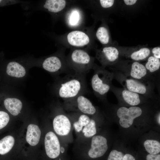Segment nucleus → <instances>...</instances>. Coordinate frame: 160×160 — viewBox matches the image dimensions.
Listing matches in <instances>:
<instances>
[{"instance_id":"f257e3e1","label":"nucleus","mask_w":160,"mask_h":160,"mask_svg":"<svg viewBox=\"0 0 160 160\" xmlns=\"http://www.w3.org/2000/svg\"><path fill=\"white\" fill-rule=\"evenodd\" d=\"M85 75L73 72L65 76L58 87L59 96L65 100L83 95L87 87Z\"/></svg>"},{"instance_id":"f03ea898","label":"nucleus","mask_w":160,"mask_h":160,"mask_svg":"<svg viewBox=\"0 0 160 160\" xmlns=\"http://www.w3.org/2000/svg\"><path fill=\"white\" fill-rule=\"evenodd\" d=\"M66 58L68 68L78 73L85 74L95 65L94 58L81 49H73Z\"/></svg>"},{"instance_id":"7ed1b4c3","label":"nucleus","mask_w":160,"mask_h":160,"mask_svg":"<svg viewBox=\"0 0 160 160\" xmlns=\"http://www.w3.org/2000/svg\"><path fill=\"white\" fill-rule=\"evenodd\" d=\"M94 71L91 79V85L95 94L100 97L104 96L109 90L113 75L104 68L95 65Z\"/></svg>"},{"instance_id":"20e7f679","label":"nucleus","mask_w":160,"mask_h":160,"mask_svg":"<svg viewBox=\"0 0 160 160\" xmlns=\"http://www.w3.org/2000/svg\"><path fill=\"white\" fill-rule=\"evenodd\" d=\"M120 55L117 46L108 45L97 49L96 57L104 68L116 63Z\"/></svg>"},{"instance_id":"39448f33","label":"nucleus","mask_w":160,"mask_h":160,"mask_svg":"<svg viewBox=\"0 0 160 160\" xmlns=\"http://www.w3.org/2000/svg\"><path fill=\"white\" fill-rule=\"evenodd\" d=\"M142 112L141 109L137 106H132L129 108L121 107L118 108L117 115L119 118V123L121 127L127 128L132 124L134 120L140 116Z\"/></svg>"},{"instance_id":"423d86ee","label":"nucleus","mask_w":160,"mask_h":160,"mask_svg":"<svg viewBox=\"0 0 160 160\" xmlns=\"http://www.w3.org/2000/svg\"><path fill=\"white\" fill-rule=\"evenodd\" d=\"M65 100L66 105L71 107L76 108L83 114L93 115L96 112V109L92 102L83 95Z\"/></svg>"},{"instance_id":"0eeeda50","label":"nucleus","mask_w":160,"mask_h":160,"mask_svg":"<svg viewBox=\"0 0 160 160\" xmlns=\"http://www.w3.org/2000/svg\"><path fill=\"white\" fill-rule=\"evenodd\" d=\"M120 54H124L125 57L134 61H143L151 54V49L145 46H140L135 47H118Z\"/></svg>"},{"instance_id":"6e6552de","label":"nucleus","mask_w":160,"mask_h":160,"mask_svg":"<svg viewBox=\"0 0 160 160\" xmlns=\"http://www.w3.org/2000/svg\"><path fill=\"white\" fill-rule=\"evenodd\" d=\"M41 65L45 70L51 73L63 71L68 68L66 57L60 54L49 56L43 61Z\"/></svg>"},{"instance_id":"1a4fd4ad","label":"nucleus","mask_w":160,"mask_h":160,"mask_svg":"<svg viewBox=\"0 0 160 160\" xmlns=\"http://www.w3.org/2000/svg\"><path fill=\"white\" fill-rule=\"evenodd\" d=\"M108 149L106 138L101 135L94 136L91 142L88 155L91 158L97 159L103 156Z\"/></svg>"},{"instance_id":"9d476101","label":"nucleus","mask_w":160,"mask_h":160,"mask_svg":"<svg viewBox=\"0 0 160 160\" xmlns=\"http://www.w3.org/2000/svg\"><path fill=\"white\" fill-rule=\"evenodd\" d=\"M67 43L75 48H81L88 45L90 42L88 35L80 30H74L68 33L65 37Z\"/></svg>"},{"instance_id":"9b49d317","label":"nucleus","mask_w":160,"mask_h":160,"mask_svg":"<svg viewBox=\"0 0 160 160\" xmlns=\"http://www.w3.org/2000/svg\"><path fill=\"white\" fill-rule=\"evenodd\" d=\"M44 146L46 153L51 159L58 157L60 153V144L59 139L52 132H47L44 139Z\"/></svg>"},{"instance_id":"f8f14e48","label":"nucleus","mask_w":160,"mask_h":160,"mask_svg":"<svg viewBox=\"0 0 160 160\" xmlns=\"http://www.w3.org/2000/svg\"><path fill=\"white\" fill-rule=\"evenodd\" d=\"M53 125L55 132L60 136L67 135L71 130L70 121L68 118L63 114L56 116L53 120Z\"/></svg>"},{"instance_id":"ddd939ff","label":"nucleus","mask_w":160,"mask_h":160,"mask_svg":"<svg viewBox=\"0 0 160 160\" xmlns=\"http://www.w3.org/2000/svg\"><path fill=\"white\" fill-rule=\"evenodd\" d=\"M67 5V2L65 0H47L42 2L40 8L54 15L62 12Z\"/></svg>"},{"instance_id":"4468645a","label":"nucleus","mask_w":160,"mask_h":160,"mask_svg":"<svg viewBox=\"0 0 160 160\" xmlns=\"http://www.w3.org/2000/svg\"><path fill=\"white\" fill-rule=\"evenodd\" d=\"M2 103L4 108L13 116L18 115L22 107V102L15 98H5L3 100Z\"/></svg>"},{"instance_id":"2eb2a0df","label":"nucleus","mask_w":160,"mask_h":160,"mask_svg":"<svg viewBox=\"0 0 160 160\" xmlns=\"http://www.w3.org/2000/svg\"><path fill=\"white\" fill-rule=\"evenodd\" d=\"M41 133V131L37 125L33 124H29L26 133V141L31 146L36 145L39 142Z\"/></svg>"},{"instance_id":"dca6fc26","label":"nucleus","mask_w":160,"mask_h":160,"mask_svg":"<svg viewBox=\"0 0 160 160\" xmlns=\"http://www.w3.org/2000/svg\"><path fill=\"white\" fill-rule=\"evenodd\" d=\"M6 71L8 75L16 78L23 77L26 74V70L24 66L15 61H11L8 63Z\"/></svg>"},{"instance_id":"f3484780","label":"nucleus","mask_w":160,"mask_h":160,"mask_svg":"<svg viewBox=\"0 0 160 160\" xmlns=\"http://www.w3.org/2000/svg\"><path fill=\"white\" fill-rule=\"evenodd\" d=\"M82 13L80 10L76 8L71 9L67 14L66 20L68 25L71 27L79 25L82 19Z\"/></svg>"},{"instance_id":"a211bd4d","label":"nucleus","mask_w":160,"mask_h":160,"mask_svg":"<svg viewBox=\"0 0 160 160\" xmlns=\"http://www.w3.org/2000/svg\"><path fill=\"white\" fill-rule=\"evenodd\" d=\"M15 143L12 135H6L0 139V158L7 154L12 149Z\"/></svg>"},{"instance_id":"6ab92c4d","label":"nucleus","mask_w":160,"mask_h":160,"mask_svg":"<svg viewBox=\"0 0 160 160\" xmlns=\"http://www.w3.org/2000/svg\"><path fill=\"white\" fill-rule=\"evenodd\" d=\"M147 70L143 64L137 61H134L131 64L130 76L136 79H140L147 73Z\"/></svg>"},{"instance_id":"aec40b11","label":"nucleus","mask_w":160,"mask_h":160,"mask_svg":"<svg viewBox=\"0 0 160 160\" xmlns=\"http://www.w3.org/2000/svg\"><path fill=\"white\" fill-rule=\"evenodd\" d=\"M126 84L127 90L138 94H145L147 90L146 87L141 83L133 79H127Z\"/></svg>"},{"instance_id":"412c9836","label":"nucleus","mask_w":160,"mask_h":160,"mask_svg":"<svg viewBox=\"0 0 160 160\" xmlns=\"http://www.w3.org/2000/svg\"><path fill=\"white\" fill-rule=\"evenodd\" d=\"M96 36L97 39L102 44L105 46L109 45L111 39L109 30L104 25L99 27L96 33Z\"/></svg>"},{"instance_id":"4be33fe9","label":"nucleus","mask_w":160,"mask_h":160,"mask_svg":"<svg viewBox=\"0 0 160 160\" xmlns=\"http://www.w3.org/2000/svg\"><path fill=\"white\" fill-rule=\"evenodd\" d=\"M122 96L125 101L132 106L137 105L140 102V96L138 94L127 89H124L122 91Z\"/></svg>"},{"instance_id":"5701e85b","label":"nucleus","mask_w":160,"mask_h":160,"mask_svg":"<svg viewBox=\"0 0 160 160\" xmlns=\"http://www.w3.org/2000/svg\"><path fill=\"white\" fill-rule=\"evenodd\" d=\"M143 145L146 151L149 154H156L160 152V143L157 140H147L144 141Z\"/></svg>"},{"instance_id":"b1692460","label":"nucleus","mask_w":160,"mask_h":160,"mask_svg":"<svg viewBox=\"0 0 160 160\" xmlns=\"http://www.w3.org/2000/svg\"><path fill=\"white\" fill-rule=\"evenodd\" d=\"M147 70L153 73L158 70L160 67V59L156 58L152 56H149L145 65Z\"/></svg>"},{"instance_id":"393cba45","label":"nucleus","mask_w":160,"mask_h":160,"mask_svg":"<svg viewBox=\"0 0 160 160\" xmlns=\"http://www.w3.org/2000/svg\"><path fill=\"white\" fill-rule=\"evenodd\" d=\"M90 119L87 114H82L80 115L78 120L73 124L75 130L77 132L81 131L83 129V127L85 126L89 123Z\"/></svg>"},{"instance_id":"a878e982","label":"nucleus","mask_w":160,"mask_h":160,"mask_svg":"<svg viewBox=\"0 0 160 160\" xmlns=\"http://www.w3.org/2000/svg\"><path fill=\"white\" fill-rule=\"evenodd\" d=\"M84 135L87 137L93 136L96 133L95 122L94 120L90 119L89 123L82 129Z\"/></svg>"},{"instance_id":"bb28decb","label":"nucleus","mask_w":160,"mask_h":160,"mask_svg":"<svg viewBox=\"0 0 160 160\" xmlns=\"http://www.w3.org/2000/svg\"><path fill=\"white\" fill-rule=\"evenodd\" d=\"M9 120L10 117L8 113L4 110H0V131L7 127Z\"/></svg>"},{"instance_id":"cd10ccee","label":"nucleus","mask_w":160,"mask_h":160,"mask_svg":"<svg viewBox=\"0 0 160 160\" xmlns=\"http://www.w3.org/2000/svg\"><path fill=\"white\" fill-rule=\"evenodd\" d=\"M124 154L121 151L113 150L109 153L107 160H123Z\"/></svg>"},{"instance_id":"c85d7f7f","label":"nucleus","mask_w":160,"mask_h":160,"mask_svg":"<svg viewBox=\"0 0 160 160\" xmlns=\"http://www.w3.org/2000/svg\"><path fill=\"white\" fill-rule=\"evenodd\" d=\"M23 2L22 1L18 0H0V7L7 6Z\"/></svg>"},{"instance_id":"c756f323","label":"nucleus","mask_w":160,"mask_h":160,"mask_svg":"<svg viewBox=\"0 0 160 160\" xmlns=\"http://www.w3.org/2000/svg\"><path fill=\"white\" fill-rule=\"evenodd\" d=\"M101 7L104 8H108L113 5L115 1L113 0H100L99 1Z\"/></svg>"},{"instance_id":"7c9ffc66","label":"nucleus","mask_w":160,"mask_h":160,"mask_svg":"<svg viewBox=\"0 0 160 160\" xmlns=\"http://www.w3.org/2000/svg\"><path fill=\"white\" fill-rule=\"evenodd\" d=\"M151 49V54L154 57L160 59V47H156L152 48Z\"/></svg>"},{"instance_id":"2f4dec72","label":"nucleus","mask_w":160,"mask_h":160,"mask_svg":"<svg viewBox=\"0 0 160 160\" xmlns=\"http://www.w3.org/2000/svg\"><path fill=\"white\" fill-rule=\"evenodd\" d=\"M146 160H160V154H148L146 156Z\"/></svg>"},{"instance_id":"473e14b6","label":"nucleus","mask_w":160,"mask_h":160,"mask_svg":"<svg viewBox=\"0 0 160 160\" xmlns=\"http://www.w3.org/2000/svg\"><path fill=\"white\" fill-rule=\"evenodd\" d=\"M123 160H136L135 157L132 154L127 153L124 154Z\"/></svg>"},{"instance_id":"72a5a7b5","label":"nucleus","mask_w":160,"mask_h":160,"mask_svg":"<svg viewBox=\"0 0 160 160\" xmlns=\"http://www.w3.org/2000/svg\"><path fill=\"white\" fill-rule=\"evenodd\" d=\"M124 4L128 6H132L135 4L137 1L136 0H124Z\"/></svg>"},{"instance_id":"f704fd0d","label":"nucleus","mask_w":160,"mask_h":160,"mask_svg":"<svg viewBox=\"0 0 160 160\" xmlns=\"http://www.w3.org/2000/svg\"><path fill=\"white\" fill-rule=\"evenodd\" d=\"M157 120H158V124H159V125L160 124V113H159L158 116V118H157Z\"/></svg>"},{"instance_id":"c9c22d12","label":"nucleus","mask_w":160,"mask_h":160,"mask_svg":"<svg viewBox=\"0 0 160 160\" xmlns=\"http://www.w3.org/2000/svg\"><path fill=\"white\" fill-rule=\"evenodd\" d=\"M60 151L62 153H63L65 151V149L63 147H60Z\"/></svg>"}]
</instances>
